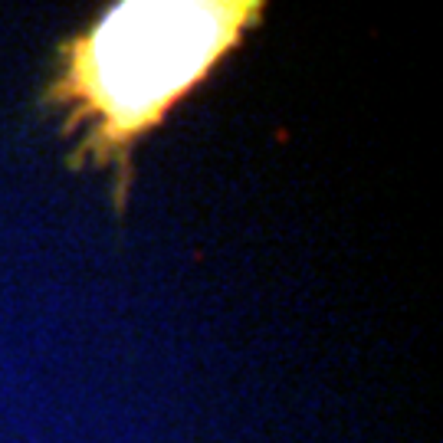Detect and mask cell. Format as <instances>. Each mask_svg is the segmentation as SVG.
Listing matches in <instances>:
<instances>
[{
  "mask_svg": "<svg viewBox=\"0 0 443 443\" xmlns=\"http://www.w3.org/2000/svg\"><path fill=\"white\" fill-rule=\"evenodd\" d=\"M263 0H122L56 46L40 102L62 109L60 132L76 138L69 168L112 175L122 214L135 144L259 27Z\"/></svg>",
  "mask_w": 443,
  "mask_h": 443,
  "instance_id": "obj_1",
  "label": "cell"
}]
</instances>
